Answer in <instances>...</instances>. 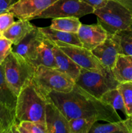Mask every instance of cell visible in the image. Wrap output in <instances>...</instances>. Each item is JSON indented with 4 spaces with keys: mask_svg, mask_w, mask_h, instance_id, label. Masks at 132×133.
<instances>
[{
    "mask_svg": "<svg viewBox=\"0 0 132 133\" xmlns=\"http://www.w3.org/2000/svg\"><path fill=\"white\" fill-rule=\"evenodd\" d=\"M124 122L128 129V132L132 133V116L127 117V118L124 119Z\"/></svg>",
    "mask_w": 132,
    "mask_h": 133,
    "instance_id": "obj_32",
    "label": "cell"
},
{
    "mask_svg": "<svg viewBox=\"0 0 132 133\" xmlns=\"http://www.w3.org/2000/svg\"><path fill=\"white\" fill-rule=\"evenodd\" d=\"M132 12V0H116Z\"/></svg>",
    "mask_w": 132,
    "mask_h": 133,
    "instance_id": "obj_33",
    "label": "cell"
},
{
    "mask_svg": "<svg viewBox=\"0 0 132 133\" xmlns=\"http://www.w3.org/2000/svg\"><path fill=\"white\" fill-rule=\"evenodd\" d=\"M117 34L120 38V44L123 54L132 58V26Z\"/></svg>",
    "mask_w": 132,
    "mask_h": 133,
    "instance_id": "obj_26",
    "label": "cell"
},
{
    "mask_svg": "<svg viewBox=\"0 0 132 133\" xmlns=\"http://www.w3.org/2000/svg\"><path fill=\"white\" fill-rule=\"evenodd\" d=\"M16 101L17 96L8 85L3 66L0 64V102L9 110L15 112Z\"/></svg>",
    "mask_w": 132,
    "mask_h": 133,
    "instance_id": "obj_19",
    "label": "cell"
},
{
    "mask_svg": "<svg viewBox=\"0 0 132 133\" xmlns=\"http://www.w3.org/2000/svg\"><path fill=\"white\" fill-rule=\"evenodd\" d=\"M98 121L93 118H77L69 121L70 133H89L91 128Z\"/></svg>",
    "mask_w": 132,
    "mask_h": 133,
    "instance_id": "obj_24",
    "label": "cell"
},
{
    "mask_svg": "<svg viewBox=\"0 0 132 133\" xmlns=\"http://www.w3.org/2000/svg\"><path fill=\"white\" fill-rule=\"evenodd\" d=\"M32 82L44 97L51 92L67 93L75 85L71 77L58 68L43 66L36 67Z\"/></svg>",
    "mask_w": 132,
    "mask_h": 133,
    "instance_id": "obj_5",
    "label": "cell"
},
{
    "mask_svg": "<svg viewBox=\"0 0 132 133\" xmlns=\"http://www.w3.org/2000/svg\"><path fill=\"white\" fill-rule=\"evenodd\" d=\"M16 1V0H0V14L8 12L10 6Z\"/></svg>",
    "mask_w": 132,
    "mask_h": 133,
    "instance_id": "obj_31",
    "label": "cell"
},
{
    "mask_svg": "<svg viewBox=\"0 0 132 133\" xmlns=\"http://www.w3.org/2000/svg\"><path fill=\"white\" fill-rule=\"evenodd\" d=\"M111 73L119 83L132 82V58L123 53L119 54Z\"/></svg>",
    "mask_w": 132,
    "mask_h": 133,
    "instance_id": "obj_15",
    "label": "cell"
},
{
    "mask_svg": "<svg viewBox=\"0 0 132 133\" xmlns=\"http://www.w3.org/2000/svg\"><path fill=\"white\" fill-rule=\"evenodd\" d=\"M60 110L68 121L77 118H93L97 121L121 120L116 110L76 84L67 93L51 92L45 96Z\"/></svg>",
    "mask_w": 132,
    "mask_h": 133,
    "instance_id": "obj_1",
    "label": "cell"
},
{
    "mask_svg": "<svg viewBox=\"0 0 132 133\" xmlns=\"http://www.w3.org/2000/svg\"><path fill=\"white\" fill-rule=\"evenodd\" d=\"M53 42L44 36L39 46L36 59L33 63L35 67L43 66L56 68L53 53Z\"/></svg>",
    "mask_w": 132,
    "mask_h": 133,
    "instance_id": "obj_17",
    "label": "cell"
},
{
    "mask_svg": "<svg viewBox=\"0 0 132 133\" xmlns=\"http://www.w3.org/2000/svg\"><path fill=\"white\" fill-rule=\"evenodd\" d=\"M91 51L106 67L111 71L118 55L122 53L119 35L107 33V37L105 41Z\"/></svg>",
    "mask_w": 132,
    "mask_h": 133,
    "instance_id": "obj_11",
    "label": "cell"
},
{
    "mask_svg": "<svg viewBox=\"0 0 132 133\" xmlns=\"http://www.w3.org/2000/svg\"><path fill=\"white\" fill-rule=\"evenodd\" d=\"M53 53L55 59L56 68L71 77L75 81L78 78L81 68L74 62L65 52L53 42Z\"/></svg>",
    "mask_w": 132,
    "mask_h": 133,
    "instance_id": "obj_14",
    "label": "cell"
},
{
    "mask_svg": "<svg viewBox=\"0 0 132 133\" xmlns=\"http://www.w3.org/2000/svg\"><path fill=\"white\" fill-rule=\"evenodd\" d=\"M46 103V98L32 81L17 96L16 119L18 122L31 121L45 123Z\"/></svg>",
    "mask_w": 132,
    "mask_h": 133,
    "instance_id": "obj_2",
    "label": "cell"
},
{
    "mask_svg": "<svg viewBox=\"0 0 132 133\" xmlns=\"http://www.w3.org/2000/svg\"><path fill=\"white\" fill-rule=\"evenodd\" d=\"M93 14L108 34H116L132 26V12L116 0H109L104 7L95 9Z\"/></svg>",
    "mask_w": 132,
    "mask_h": 133,
    "instance_id": "obj_3",
    "label": "cell"
},
{
    "mask_svg": "<svg viewBox=\"0 0 132 133\" xmlns=\"http://www.w3.org/2000/svg\"><path fill=\"white\" fill-rule=\"evenodd\" d=\"M82 45L92 51L104 42L107 37V32L100 24H82L77 32Z\"/></svg>",
    "mask_w": 132,
    "mask_h": 133,
    "instance_id": "obj_13",
    "label": "cell"
},
{
    "mask_svg": "<svg viewBox=\"0 0 132 133\" xmlns=\"http://www.w3.org/2000/svg\"><path fill=\"white\" fill-rule=\"evenodd\" d=\"M34 28H36V26L31 24L30 21L18 19L4 31L3 35L4 37L12 42V45H17Z\"/></svg>",
    "mask_w": 132,
    "mask_h": 133,
    "instance_id": "obj_16",
    "label": "cell"
},
{
    "mask_svg": "<svg viewBox=\"0 0 132 133\" xmlns=\"http://www.w3.org/2000/svg\"><path fill=\"white\" fill-rule=\"evenodd\" d=\"M45 123L47 133H70L68 119L52 101L48 99L45 105Z\"/></svg>",
    "mask_w": 132,
    "mask_h": 133,
    "instance_id": "obj_12",
    "label": "cell"
},
{
    "mask_svg": "<svg viewBox=\"0 0 132 133\" xmlns=\"http://www.w3.org/2000/svg\"><path fill=\"white\" fill-rule=\"evenodd\" d=\"M0 133H7L5 125L1 120H0Z\"/></svg>",
    "mask_w": 132,
    "mask_h": 133,
    "instance_id": "obj_34",
    "label": "cell"
},
{
    "mask_svg": "<svg viewBox=\"0 0 132 133\" xmlns=\"http://www.w3.org/2000/svg\"><path fill=\"white\" fill-rule=\"evenodd\" d=\"M5 79L10 89L18 96L32 81L36 67L12 51L2 63Z\"/></svg>",
    "mask_w": 132,
    "mask_h": 133,
    "instance_id": "obj_4",
    "label": "cell"
},
{
    "mask_svg": "<svg viewBox=\"0 0 132 133\" xmlns=\"http://www.w3.org/2000/svg\"><path fill=\"white\" fill-rule=\"evenodd\" d=\"M40 32L45 38L52 42H61L65 44L82 46L77 33L67 32L59 30L54 29L49 27H38Z\"/></svg>",
    "mask_w": 132,
    "mask_h": 133,
    "instance_id": "obj_18",
    "label": "cell"
},
{
    "mask_svg": "<svg viewBox=\"0 0 132 133\" xmlns=\"http://www.w3.org/2000/svg\"><path fill=\"white\" fill-rule=\"evenodd\" d=\"M100 99L116 110H120L126 115L125 105L121 93L118 88L109 90L104 94Z\"/></svg>",
    "mask_w": 132,
    "mask_h": 133,
    "instance_id": "obj_22",
    "label": "cell"
},
{
    "mask_svg": "<svg viewBox=\"0 0 132 133\" xmlns=\"http://www.w3.org/2000/svg\"><path fill=\"white\" fill-rule=\"evenodd\" d=\"M94 9L83 0H57L53 5L38 16L36 19L63 17L80 18L89 14H93Z\"/></svg>",
    "mask_w": 132,
    "mask_h": 133,
    "instance_id": "obj_7",
    "label": "cell"
},
{
    "mask_svg": "<svg viewBox=\"0 0 132 133\" xmlns=\"http://www.w3.org/2000/svg\"><path fill=\"white\" fill-rule=\"evenodd\" d=\"M10 133H47L45 123L31 121L18 122L11 129Z\"/></svg>",
    "mask_w": 132,
    "mask_h": 133,
    "instance_id": "obj_21",
    "label": "cell"
},
{
    "mask_svg": "<svg viewBox=\"0 0 132 133\" xmlns=\"http://www.w3.org/2000/svg\"><path fill=\"white\" fill-rule=\"evenodd\" d=\"M129 133L123 119L114 122H107L105 124H100L97 122L91 128L89 133Z\"/></svg>",
    "mask_w": 132,
    "mask_h": 133,
    "instance_id": "obj_23",
    "label": "cell"
},
{
    "mask_svg": "<svg viewBox=\"0 0 132 133\" xmlns=\"http://www.w3.org/2000/svg\"><path fill=\"white\" fill-rule=\"evenodd\" d=\"M53 42L59 47L81 68L100 73H109L111 71L96 57L91 51L84 47L58 41Z\"/></svg>",
    "mask_w": 132,
    "mask_h": 133,
    "instance_id": "obj_8",
    "label": "cell"
},
{
    "mask_svg": "<svg viewBox=\"0 0 132 133\" xmlns=\"http://www.w3.org/2000/svg\"><path fill=\"white\" fill-rule=\"evenodd\" d=\"M12 42L3 36L0 38V64H2L7 56L12 52Z\"/></svg>",
    "mask_w": 132,
    "mask_h": 133,
    "instance_id": "obj_28",
    "label": "cell"
},
{
    "mask_svg": "<svg viewBox=\"0 0 132 133\" xmlns=\"http://www.w3.org/2000/svg\"><path fill=\"white\" fill-rule=\"evenodd\" d=\"M0 120L3 122L7 133H10V130L18 121L16 119L15 112L9 110L0 102Z\"/></svg>",
    "mask_w": 132,
    "mask_h": 133,
    "instance_id": "obj_27",
    "label": "cell"
},
{
    "mask_svg": "<svg viewBox=\"0 0 132 133\" xmlns=\"http://www.w3.org/2000/svg\"><path fill=\"white\" fill-rule=\"evenodd\" d=\"M117 88L124 100L126 111V116H132V82L120 83Z\"/></svg>",
    "mask_w": 132,
    "mask_h": 133,
    "instance_id": "obj_25",
    "label": "cell"
},
{
    "mask_svg": "<svg viewBox=\"0 0 132 133\" xmlns=\"http://www.w3.org/2000/svg\"><path fill=\"white\" fill-rule=\"evenodd\" d=\"M2 37H3V32L0 31V38H1Z\"/></svg>",
    "mask_w": 132,
    "mask_h": 133,
    "instance_id": "obj_35",
    "label": "cell"
},
{
    "mask_svg": "<svg viewBox=\"0 0 132 133\" xmlns=\"http://www.w3.org/2000/svg\"><path fill=\"white\" fill-rule=\"evenodd\" d=\"M43 37L38 27H36L17 45H12V51L33 65L37 57L39 46Z\"/></svg>",
    "mask_w": 132,
    "mask_h": 133,
    "instance_id": "obj_10",
    "label": "cell"
},
{
    "mask_svg": "<svg viewBox=\"0 0 132 133\" xmlns=\"http://www.w3.org/2000/svg\"><path fill=\"white\" fill-rule=\"evenodd\" d=\"M14 16L9 12L0 14V31L3 32L14 23Z\"/></svg>",
    "mask_w": 132,
    "mask_h": 133,
    "instance_id": "obj_29",
    "label": "cell"
},
{
    "mask_svg": "<svg viewBox=\"0 0 132 133\" xmlns=\"http://www.w3.org/2000/svg\"><path fill=\"white\" fill-rule=\"evenodd\" d=\"M57 0H16L8 10L14 17L23 20L36 19Z\"/></svg>",
    "mask_w": 132,
    "mask_h": 133,
    "instance_id": "obj_9",
    "label": "cell"
},
{
    "mask_svg": "<svg viewBox=\"0 0 132 133\" xmlns=\"http://www.w3.org/2000/svg\"><path fill=\"white\" fill-rule=\"evenodd\" d=\"M82 23L76 17H63L52 19L50 27L67 32L77 33Z\"/></svg>",
    "mask_w": 132,
    "mask_h": 133,
    "instance_id": "obj_20",
    "label": "cell"
},
{
    "mask_svg": "<svg viewBox=\"0 0 132 133\" xmlns=\"http://www.w3.org/2000/svg\"><path fill=\"white\" fill-rule=\"evenodd\" d=\"M76 84L98 99L109 90L117 88L120 83L113 77L112 73H100L81 68Z\"/></svg>",
    "mask_w": 132,
    "mask_h": 133,
    "instance_id": "obj_6",
    "label": "cell"
},
{
    "mask_svg": "<svg viewBox=\"0 0 132 133\" xmlns=\"http://www.w3.org/2000/svg\"><path fill=\"white\" fill-rule=\"evenodd\" d=\"M83 1L95 10L104 7L107 4L109 0H83Z\"/></svg>",
    "mask_w": 132,
    "mask_h": 133,
    "instance_id": "obj_30",
    "label": "cell"
}]
</instances>
